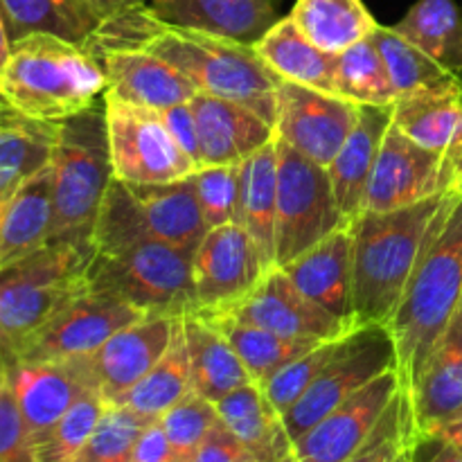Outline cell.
<instances>
[{
    "label": "cell",
    "mask_w": 462,
    "mask_h": 462,
    "mask_svg": "<svg viewBox=\"0 0 462 462\" xmlns=\"http://www.w3.org/2000/svg\"><path fill=\"white\" fill-rule=\"evenodd\" d=\"M86 45L153 54L174 66L197 93L244 104L275 126L278 88L284 79L262 61L253 45L171 25L149 5L106 18Z\"/></svg>",
    "instance_id": "1"
},
{
    "label": "cell",
    "mask_w": 462,
    "mask_h": 462,
    "mask_svg": "<svg viewBox=\"0 0 462 462\" xmlns=\"http://www.w3.org/2000/svg\"><path fill=\"white\" fill-rule=\"evenodd\" d=\"M460 197L445 192L397 210H364L352 221V307L356 328H388L415 266Z\"/></svg>",
    "instance_id": "2"
},
{
    "label": "cell",
    "mask_w": 462,
    "mask_h": 462,
    "mask_svg": "<svg viewBox=\"0 0 462 462\" xmlns=\"http://www.w3.org/2000/svg\"><path fill=\"white\" fill-rule=\"evenodd\" d=\"M106 72L86 45L52 34L12 41L0 68V102L39 122H59L93 108L106 93Z\"/></svg>",
    "instance_id": "3"
},
{
    "label": "cell",
    "mask_w": 462,
    "mask_h": 462,
    "mask_svg": "<svg viewBox=\"0 0 462 462\" xmlns=\"http://www.w3.org/2000/svg\"><path fill=\"white\" fill-rule=\"evenodd\" d=\"M462 305V197L429 244L388 323L402 386L413 388L438 338Z\"/></svg>",
    "instance_id": "4"
},
{
    "label": "cell",
    "mask_w": 462,
    "mask_h": 462,
    "mask_svg": "<svg viewBox=\"0 0 462 462\" xmlns=\"http://www.w3.org/2000/svg\"><path fill=\"white\" fill-rule=\"evenodd\" d=\"M88 287L138 307L143 314L179 316L194 311L192 257L153 239L143 228H129L90 242Z\"/></svg>",
    "instance_id": "5"
},
{
    "label": "cell",
    "mask_w": 462,
    "mask_h": 462,
    "mask_svg": "<svg viewBox=\"0 0 462 462\" xmlns=\"http://www.w3.org/2000/svg\"><path fill=\"white\" fill-rule=\"evenodd\" d=\"M90 244L50 242L0 273V365L18 359L27 343L75 298L88 291Z\"/></svg>",
    "instance_id": "6"
},
{
    "label": "cell",
    "mask_w": 462,
    "mask_h": 462,
    "mask_svg": "<svg viewBox=\"0 0 462 462\" xmlns=\"http://www.w3.org/2000/svg\"><path fill=\"white\" fill-rule=\"evenodd\" d=\"M104 102L59 122L52 156V242L90 244L99 208L111 188Z\"/></svg>",
    "instance_id": "7"
},
{
    "label": "cell",
    "mask_w": 462,
    "mask_h": 462,
    "mask_svg": "<svg viewBox=\"0 0 462 462\" xmlns=\"http://www.w3.org/2000/svg\"><path fill=\"white\" fill-rule=\"evenodd\" d=\"M341 226L350 224L334 197L328 167L278 138L275 266L293 262Z\"/></svg>",
    "instance_id": "8"
},
{
    "label": "cell",
    "mask_w": 462,
    "mask_h": 462,
    "mask_svg": "<svg viewBox=\"0 0 462 462\" xmlns=\"http://www.w3.org/2000/svg\"><path fill=\"white\" fill-rule=\"evenodd\" d=\"M102 102L117 180L131 185L176 183L199 170L197 162L171 138L161 111L125 102L111 93H104Z\"/></svg>",
    "instance_id": "9"
},
{
    "label": "cell",
    "mask_w": 462,
    "mask_h": 462,
    "mask_svg": "<svg viewBox=\"0 0 462 462\" xmlns=\"http://www.w3.org/2000/svg\"><path fill=\"white\" fill-rule=\"evenodd\" d=\"M391 368H397V352L386 325H364L352 329L328 368L282 415L291 440L296 442L347 397Z\"/></svg>",
    "instance_id": "10"
},
{
    "label": "cell",
    "mask_w": 462,
    "mask_h": 462,
    "mask_svg": "<svg viewBox=\"0 0 462 462\" xmlns=\"http://www.w3.org/2000/svg\"><path fill=\"white\" fill-rule=\"evenodd\" d=\"M445 192L462 194V174L454 162L413 143L393 122L370 176L364 210H397Z\"/></svg>",
    "instance_id": "11"
},
{
    "label": "cell",
    "mask_w": 462,
    "mask_h": 462,
    "mask_svg": "<svg viewBox=\"0 0 462 462\" xmlns=\"http://www.w3.org/2000/svg\"><path fill=\"white\" fill-rule=\"evenodd\" d=\"M266 273L260 248L242 224L210 228L192 257L194 311H230L251 296Z\"/></svg>",
    "instance_id": "12"
},
{
    "label": "cell",
    "mask_w": 462,
    "mask_h": 462,
    "mask_svg": "<svg viewBox=\"0 0 462 462\" xmlns=\"http://www.w3.org/2000/svg\"><path fill=\"white\" fill-rule=\"evenodd\" d=\"M359 120V104L341 95L282 81L275 134L302 156L329 167Z\"/></svg>",
    "instance_id": "13"
},
{
    "label": "cell",
    "mask_w": 462,
    "mask_h": 462,
    "mask_svg": "<svg viewBox=\"0 0 462 462\" xmlns=\"http://www.w3.org/2000/svg\"><path fill=\"white\" fill-rule=\"evenodd\" d=\"M143 311L106 291L88 289L70 302L52 323L45 325L18 355V361H54L90 356L126 325L140 320ZM12 365V364H9Z\"/></svg>",
    "instance_id": "14"
},
{
    "label": "cell",
    "mask_w": 462,
    "mask_h": 462,
    "mask_svg": "<svg viewBox=\"0 0 462 462\" xmlns=\"http://www.w3.org/2000/svg\"><path fill=\"white\" fill-rule=\"evenodd\" d=\"M18 409L25 420L34 447L63 418L68 409L84 395L97 388L90 356L54 361H18L5 365Z\"/></svg>",
    "instance_id": "15"
},
{
    "label": "cell",
    "mask_w": 462,
    "mask_h": 462,
    "mask_svg": "<svg viewBox=\"0 0 462 462\" xmlns=\"http://www.w3.org/2000/svg\"><path fill=\"white\" fill-rule=\"evenodd\" d=\"M400 388L397 368L379 374L293 442L296 458L300 462H346L368 440Z\"/></svg>",
    "instance_id": "16"
},
{
    "label": "cell",
    "mask_w": 462,
    "mask_h": 462,
    "mask_svg": "<svg viewBox=\"0 0 462 462\" xmlns=\"http://www.w3.org/2000/svg\"><path fill=\"white\" fill-rule=\"evenodd\" d=\"M224 314L260 325L280 337L310 338V341H329L356 329L310 300L280 266L271 269L262 278L251 296Z\"/></svg>",
    "instance_id": "17"
},
{
    "label": "cell",
    "mask_w": 462,
    "mask_h": 462,
    "mask_svg": "<svg viewBox=\"0 0 462 462\" xmlns=\"http://www.w3.org/2000/svg\"><path fill=\"white\" fill-rule=\"evenodd\" d=\"M174 328V316L147 314L113 334L95 355H90L99 393L108 404H120L122 397L165 355Z\"/></svg>",
    "instance_id": "18"
},
{
    "label": "cell",
    "mask_w": 462,
    "mask_h": 462,
    "mask_svg": "<svg viewBox=\"0 0 462 462\" xmlns=\"http://www.w3.org/2000/svg\"><path fill=\"white\" fill-rule=\"evenodd\" d=\"M201 165H242L275 138V126L233 99L197 93L189 99Z\"/></svg>",
    "instance_id": "19"
},
{
    "label": "cell",
    "mask_w": 462,
    "mask_h": 462,
    "mask_svg": "<svg viewBox=\"0 0 462 462\" xmlns=\"http://www.w3.org/2000/svg\"><path fill=\"white\" fill-rule=\"evenodd\" d=\"M88 50L106 72V93L125 102L165 111L176 104L189 102L197 95V88L174 66L153 54L116 48Z\"/></svg>",
    "instance_id": "20"
},
{
    "label": "cell",
    "mask_w": 462,
    "mask_h": 462,
    "mask_svg": "<svg viewBox=\"0 0 462 462\" xmlns=\"http://www.w3.org/2000/svg\"><path fill=\"white\" fill-rule=\"evenodd\" d=\"M280 269L310 300L356 328L352 307V224L337 228Z\"/></svg>",
    "instance_id": "21"
},
{
    "label": "cell",
    "mask_w": 462,
    "mask_h": 462,
    "mask_svg": "<svg viewBox=\"0 0 462 462\" xmlns=\"http://www.w3.org/2000/svg\"><path fill=\"white\" fill-rule=\"evenodd\" d=\"M282 0H152L161 21L255 45L275 23Z\"/></svg>",
    "instance_id": "22"
},
{
    "label": "cell",
    "mask_w": 462,
    "mask_h": 462,
    "mask_svg": "<svg viewBox=\"0 0 462 462\" xmlns=\"http://www.w3.org/2000/svg\"><path fill=\"white\" fill-rule=\"evenodd\" d=\"M409 391L418 438L431 436L462 411V305Z\"/></svg>",
    "instance_id": "23"
},
{
    "label": "cell",
    "mask_w": 462,
    "mask_h": 462,
    "mask_svg": "<svg viewBox=\"0 0 462 462\" xmlns=\"http://www.w3.org/2000/svg\"><path fill=\"white\" fill-rule=\"evenodd\" d=\"M391 125L393 106L359 104V120L355 129L347 135L337 158L329 162L328 171L332 179L334 197L347 224H352L364 212L370 176H373L383 135Z\"/></svg>",
    "instance_id": "24"
},
{
    "label": "cell",
    "mask_w": 462,
    "mask_h": 462,
    "mask_svg": "<svg viewBox=\"0 0 462 462\" xmlns=\"http://www.w3.org/2000/svg\"><path fill=\"white\" fill-rule=\"evenodd\" d=\"M393 122L413 143L449 158L462 174V81L402 95L393 104Z\"/></svg>",
    "instance_id": "25"
},
{
    "label": "cell",
    "mask_w": 462,
    "mask_h": 462,
    "mask_svg": "<svg viewBox=\"0 0 462 462\" xmlns=\"http://www.w3.org/2000/svg\"><path fill=\"white\" fill-rule=\"evenodd\" d=\"M52 242V165L0 208V273Z\"/></svg>",
    "instance_id": "26"
},
{
    "label": "cell",
    "mask_w": 462,
    "mask_h": 462,
    "mask_svg": "<svg viewBox=\"0 0 462 462\" xmlns=\"http://www.w3.org/2000/svg\"><path fill=\"white\" fill-rule=\"evenodd\" d=\"M129 185L138 208L140 224L153 239L194 253L201 244L208 226L192 180H176L161 185Z\"/></svg>",
    "instance_id": "27"
},
{
    "label": "cell",
    "mask_w": 462,
    "mask_h": 462,
    "mask_svg": "<svg viewBox=\"0 0 462 462\" xmlns=\"http://www.w3.org/2000/svg\"><path fill=\"white\" fill-rule=\"evenodd\" d=\"M217 413L255 462H278L293 451V440L262 386L246 383L217 402Z\"/></svg>",
    "instance_id": "28"
},
{
    "label": "cell",
    "mask_w": 462,
    "mask_h": 462,
    "mask_svg": "<svg viewBox=\"0 0 462 462\" xmlns=\"http://www.w3.org/2000/svg\"><path fill=\"white\" fill-rule=\"evenodd\" d=\"M180 323L188 343L194 393L217 404L235 388L253 382L228 338L208 316L192 311L180 316Z\"/></svg>",
    "instance_id": "29"
},
{
    "label": "cell",
    "mask_w": 462,
    "mask_h": 462,
    "mask_svg": "<svg viewBox=\"0 0 462 462\" xmlns=\"http://www.w3.org/2000/svg\"><path fill=\"white\" fill-rule=\"evenodd\" d=\"M262 61L284 81L310 86L323 93H337V54L316 48L296 27L291 16L280 18L255 45Z\"/></svg>",
    "instance_id": "30"
},
{
    "label": "cell",
    "mask_w": 462,
    "mask_h": 462,
    "mask_svg": "<svg viewBox=\"0 0 462 462\" xmlns=\"http://www.w3.org/2000/svg\"><path fill=\"white\" fill-rule=\"evenodd\" d=\"M9 41L30 34H52L86 45L104 16L93 0H0Z\"/></svg>",
    "instance_id": "31"
},
{
    "label": "cell",
    "mask_w": 462,
    "mask_h": 462,
    "mask_svg": "<svg viewBox=\"0 0 462 462\" xmlns=\"http://www.w3.org/2000/svg\"><path fill=\"white\" fill-rule=\"evenodd\" d=\"M275 215H278V135L242 162L237 224L257 244L266 269H275Z\"/></svg>",
    "instance_id": "32"
},
{
    "label": "cell",
    "mask_w": 462,
    "mask_h": 462,
    "mask_svg": "<svg viewBox=\"0 0 462 462\" xmlns=\"http://www.w3.org/2000/svg\"><path fill=\"white\" fill-rule=\"evenodd\" d=\"M57 125L5 111L0 120V208L39 171L52 165Z\"/></svg>",
    "instance_id": "33"
},
{
    "label": "cell",
    "mask_w": 462,
    "mask_h": 462,
    "mask_svg": "<svg viewBox=\"0 0 462 462\" xmlns=\"http://www.w3.org/2000/svg\"><path fill=\"white\" fill-rule=\"evenodd\" d=\"M289 16L316 48L329 54L346 52L379 27L364 0H296Z\"/></svg>",
    "instance_id": "34"
},
{
    "label": "cell",
    "mask_w": 462,
    "mask_h": 462,
    "mask_svg": "<svg viewBox=\"0 0 462 462\" xmlns=\"http://www.w3.org/2000/svg\"><path fill=\"white\" fill-rule=\"evenodd\" d=\"M393 30L442 68L462 75V5L456 0H418Z\"/></svg>",
    "instance_id": "35"
},
{
    "label": "cell",
    "mask_w": 462,
    "mask_h": 462,
    "mask_svg": "<svg viewBox=\"0 0 462 462\" xmlns=\"http://www.w3.org/2000/svg\"><path fill=\"white\" fill-rule=\"evenodd\" d=\"M201 314V311H199ZM224 332L233 350L237 352L239 361L244 364L246 373L251 374L253 383L262 386L271 374L278 373L282 365L300 356L302 352L311 350L320 341L310 338H289L260 328V325L246 323L233 314H203Z\"/></svg>",
    "instance_id": "36"
},
{
    "label": "cell",
    "mask_w": 462,
    "mask_h": 462,
    "mask_svg": "<svg viewBox=\"0 0 462 462\" xmlns=\"http://www.w3.org/2000/svg\"><path fill=\"white\" fill-rule=\"evenodd\" d=\"M192 391V373H189V355L185 343L183 323L176 319L174 337L165 355L153 364V368L120 400L122 406L135 411L149 420H158L170 411L176 402L183 400Z\"/></svg>",
    "instance_id": "37"
},
{
    "label": "cell",
    "mask_w": 462,
    "mask_h": 462,
    "mask_svg": "<svg viewBox=\"0 0 462 462\" xmlns=\"http://www.w3.org/2000/svg\"><path fill=\"white\" fill-rule=\"evenodd\" d=\"M373 41L382 52L388 75H391L393 86L397 90V97L420 93V90L447 88V86L460 81L458 75L433 61L418 45H413L400 32L393 30V25H379L373 32Z\"/></svg>",
    "instance_id": "38"
},
{
    "label": "cell",
    "mask_w": 462,
    "mask_h": 462,
    "mask_svg": "<svg viewBox=\"0 0 462 462\" xmlns=\"http://www.w3.org/2000/svg\"><path fill=\"white\" fill-rule=\"evenodd\" d=\"M337 93L355 104L393 106L397 90L373 36L337 54Z\"/></svg>",
    "instance_id": "39"
},
{
    "label": "cell",
    "mask_w": 462,
    "mask_h": 462,
    "mask_svg": "<svg viewBox=\"0 0 462 462\" xmlns=\"http://www.w3.org/2000/svg\"><path fill=\"white\" fill-rule=\"evenodd\" d=\"M108 402L104 400L97 388L86 391L70 409L63 413V418L50 429L48 436L36 445V460L39 462H75L77 454L90 433L97 427L104 409Z\"/></svg>",
    "instance_id": "40"
},
{
    "label": "cell",
    "mask_w": 462,
    "mask_h": 462,
    "mask_svg": "<svg viewBox=\"0 0 462 462\" xmlns=\"http://www.w3.org/2000/svg\"><path fill=\"white\" fill-rule=\"evenodd\" d=\"M153 420L122 404H108L75 462H134L140 433Z\"/></svg>",
    "instance_id": "41"
},
{
    "label": "cell",
    "mask_w": 462,
    "mask_h": 462,
    "mask_svg": "<svg viewBox=\"0 0 462 462\" xmlns=\"http://www.w3.org/2000/svg\"><path fill=\"white\" fill-rule=\"evenodd\" d=\"M415 442H418V427H415L413 400L409 388L402 386L379 418L368 440L346 462H393Z\"/></svg>",
    "instance_id": "42"
},
{
    "label": "cell",
    "mask_w": 462,
    "mask_h": 462,
    "mask_svg": "<svg viewBox=\"0 0 462 462\" xmlns=\"http://www.w3.org/2000/svg\"><path fill=\"white\" fill-rule=\"evenodd\" d=\"M346 337L320 341L319 346L302 352L300 356L289 361L287 365H282L278 373L271 374V377L262 383V391H264V395L269 397V402L273 404V409L278 411L280 415L287 413V411L300 400L302 393L319 379V374L328 368L329 361H332L334 356H337V352L341 350Z\"/></svg>",
    "instance_id": "43"
},
{
    "label": "cell",
    "mask_w": 462,
    "mask_h": 462,
    "mask_svg": "<svg viewBox=\"0 0 462 462\" xmlns=\"http://www.w3.org/2000/svg\"><path fill=\"white\" fill-rule=\"evenodd\" d=\"M161 424L170 440V462H192L199 445L219 422L215 402L189 391L180 402L161 415Z\"/></svg>",
    "instance_id": "44"
},
{
    "label": "cell",
    "mask_w": 462,
    "mask_h": 462,
    "mask_svg": "<svg viewBox=\"0 0 462 462\" xmlns=\"http://www.w3.org/2000/svg\"><path fill=\"white\" fill-rule=\"evenodd\" d=\"M208 230L237 224L242 165H201L189 176Z\"/></svg>",
    "instance_id": "45"
},
{
    "label": "cell",
    "mask_w": 462,
    "mask_h": 462,
    "mask_svg": "<svg viewBox=\"0 0 462 462\" xmlns=\"http://www.w3.org/2000/svg\"><path fill=\"white\" fill-rule=\"evenodd\" d=\"M0 462H39L7 374L0 379Z\"/></svg>",
    "instance_id": "46"
},
{
    "label": "cell",
    "mask_w": 462,
    "mask_h": 462,
    "mask_svg": "<svg viewBox=\"0 0 462 462\" xmlns=\"http://www.w3.org/2000/svg\"><path fill=\"white\" fill-rule=\"evenodd\" d=\"M192 462H255L224 422H217L199 445Z\"/></svg>",
    "instance_id": "47"
},
{
    "label": "cell",
    "mask_w": 462,
    "mask_h": 462,
    "mask_svg": "<svg viewBox=\"0 0 462 462\" xmlns=\"http://www.w3.org/2000/svg\"><path fill=\"white\" fill-rule=\"evenodd\" d=\"M162 120H165L167 129H170L171 138L185 149L189 158L201 167V156H199V134H197V120H194V111L189 102L176 104V106L161 111Z\"/></svg>",
    "instance_id": "48"
},
{
    "label": "cell",
    "mask_w": 462,
    "mask_h": 462,
    "mask_svg": "<svg viewBox=\"0 0 462 462\" xmlns=\"http://www.w3.org/2000/svg\"><path fill=\"white\" fill-rule=\"evenodd\" d=\"M170 440L161 420H153L140 433L134 449V462H170Z\"/></svg>",
    "instance_id": "49"
},
{
    "label": "cell",
    "mask_w": 462,
    "mask_h": 462,
    "mask_svg": "<svg viewBox=\"0 0 462 462\" xmlns=\"http://www.w3.org/2000/svg\"><path fill=\"white\" fill-rule=\"evenodd\" d=\"M413 462H462V447L440 438H418Z\"/></svg>",
    "instance_id": "50"
},
{
    "label": "cell",
    "mask_w": 462,
    "mask_h": 462,
    "mask_svg": "<svg viewBox=\"0 0 462 462\" xmlns=\"http://www.w3.org/2000/svg\"><path fill=\"white\" fill-rule=\"evenodd\" d=\"M95 7L99 9V14L104 16V21L117 14L131 12V9H138L147 5V0H93Z\"/></svg>",
    "instance_id": "51"
},
{
    "label": "cell",
    "mask_w": 462,
    "mask_h": 462,
    "mask_svg": "<svg viewBox=\"0 0 462 462\" xmlns=\"http://www.w3.org/2000/svg\"><path fill=\"white\" fill-rule=\"evenodd\" d=\"M427 438H440V440L454 442V445L462 447V411L460 413H456L449 422H445L442 427H438L436 431Z\"/></svg>",
    "instance_id": "52"
},
{
    "label": "cell",
    "mask_w": 462,
    "mask_h": 462,
    "mask_svg": "<svg viewBox=\"0 0 462 462\" xmlns=\"http://www.w3.org/2000/svg\"><path fill=\"white\" fill-rule=\"evenodd\" d=\"M9 48H12V41H9L7 27H5V21H3V14H0V68H3L5 59H7Z\"/></svg>",
    "instance_id": "53"
},
{
    "label": "cell",
    "mask_w": 462,
    "mask_h": 462,
    "mask_svg": "<svg viewBox=\"0 0 462 462\" xmlns=\"http://www.w3.org/2000/svg\"><path fill=\"white\" fill-rule=\"evenodd\" d=\"M393 462H413V445H411L409 449H404V451H402V454L397 456V458L393 460Z\"/></svg>",
    "instance_id": "54"
},
{
    "label": "cell",
    "mask_w": 462,
    "mask_h": 462,
    "mask_svg": "<svg viewBox=\"0 0 462 462\" xmlns=\"http://www.w3.org/2000/svg\"><path fill=\"white\" fill-rule=\"evenodd\" d=\"M278 462H300V460H298V458H296V454H293V451H291V454L284 456V458H282V460H278Z\"/></svg>",
    "instance_id": "55"
},
{
    "label": "cell",
    "mask_w": 462,
    "mask_h": 462,
    "mask_svg": "<svg viewBox=\"0 0 462 462\" xmlns=\"http://www.w3.org/2000/svg\"><path fill=\"white\" fill-rule=\"evenodd\" d=\"M5 111H7V106H5V104L0 102V117H3V113H5Z\"/></svg>",
    "instance_id": "56"
},
{
    "label": "cell",
    "mask_w": 462,
    "mask_h": 462,
    "mask_svg": "<svg viewBox=\"0 0 462 462\" xmlns=\"http://www.w3.org/2000/svg\"><path fill=\"white\" fill-rule=\"evenodd\" d=\"M3 373H5V368H3V365H0V379H3Z\"/></svg>",
    "instance_id": "57"
},
{
    "label": "cell",
    "mask_w": 462,
    "mask_h": 462,
    "mask_svg": "<svg viewBox=\"0 0 462 462\" xmlns=\"http://www.w3.org/2000/svg\"><path fill=\"white\" fill-rule=\"evenodd\" d=\"M460 81H462V75H460Z\"/></svg>",
    "instance_id": "58"
}]
</instances>
